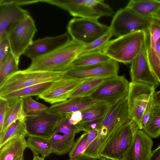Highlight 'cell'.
<instances>
[{"label": "cell", "instance_id": "1", "mask_svg": "<svg viewBox=\"0 0 160 160\" xmlns=\"http://www.w3.org/2000/svg\"><path fill=\"white\" fill-rule=\"evenodd\" d=\"M86 45L71 40L50 53L32 61L27 71L63 72L82 52Z\"/></svg>", "mask_w": 160, "mask_h": 160}, {"label": "cell", "instance_id": "2", "mask_svg": "<svg viewBox=\"0 0 160 160\" xmlns=\"http://www.w3.org/2000/svg\"><path fill=\"white\" fill-rule=\"evenodd\" d=\"M146 32L139 31L110 40L102 52L111 59L130 64L143 46Z\"/></svg>", "mask_w": 160, "mask_h": 160}, {"label": "cell", "instance_id": "3", "mask_svg": "<svg viewBox=\"0 0 160 160\" xmlns=\"http://www.w3.org/2000/svg\"><path fill=\"white\" fill-rule=\"evenodd\" d=\"M42 2L57 6L80 18L98 19L114 14L112 8L102 0H42Z\"/></svg>", "mask_w": 160, "mask_h": 160}, {"label": "cell", "instance_id": "4", "mask_svg": "<svg viewBox=\"0 0 160 160\" xmlns=\"http://www.w3.org/2000/svg\"><path fill=\"white\" fill-rule=\"evenodd\" d=\"M132 119L130 116L128 96L111 105L102 120L97 126V138L101 151L111 136Z\"/></svg>", "mask_w": 160, "mask_h": 160}, {"label": "cell", "instance_id": "5", "mask_svg": "<svg viewBox=\"0 0 160 160\" xmlns=\"http://www.w3.org/2000/svg\"><path fill=\"white\" fill-rule=\"evenodd\" d=\"M63 72L19 70L12 74L0 85V97L27 87L52 82L63 76Z\"/></svg>", "mask_w": 160, "mask_h": 160}, {"label": "cell", "instance_id": "6", "mask_svg": "<svg viewBox=\"0 0 160 160\" xmlns=\"http://www.w3.org/2000/svg\"><path fill=\"white\" fill-rule=\"evenodd\" d=\"M139 129L136 122L131 120L116 131L102 148L100 155L114 160H123L136 132Z\"/></svg>", "mask_w": 160, "mask_h": 160}, {"label": "cell", "instance_id": "7", "mask_svg": "<svg viewBox=\"0 0 160 160\" xmlns=\"http://www.w3.org/2000/svg\"><path fill=\"white\" fill-rule=\"evenodd\" d=\"M152 21V18L142 17L125 7L114 13L110 30L112 36L117 38L136 32H147Z\"/></svg>", "mask_w": 160, "mask_h": 160}, {"label": "cell", "instance_id": "8", "mask_svg": "<svg viewBox=\"0 0 160 160\" xmlns=\"http://www.w3.org/2000/svg\"><path fill=\"white\" fill-rule=\"evenodd\" d=\"M67 30L72 40L86 45L108 32L110 27L98 19L74 18L69 22Z\"/></svg>", "mask_w": 160, "mask_h": 160}, {"label": "cell", "instance_id": "9", "mask_svg": "<svg viewBox=\"0 0 160 160\" xmlns=\"http://www.w3.org/2000/svg\"><path fill=\"white\" fill-rule=\"evenodd\" d=\"M37 29L34 22L29 15L7 34L11 52L19 62L21 55L32 43Z\"/></svg>", "mask_w": 160, "mask_h": 160}, {"label": "cell", "instance_id": "10", "mask_svg": "<svg viewBox=\"0 0 160 160\" xmlns=\"http://www.w3.org/2000/svg\"><path fill=\"white\" fill-rule=\"evenodd\" d=\"M129 82L124 76L108 78L89 97L95 102L111 105L128 96Z\"/></svg>", "mask_w": 160, "mask_h": 160}, {"label": "cell", "instance_id": "11", "mask_svg": "<svg viewBox=\"0 0 160 160\" xmlns=\"http://www.w3.org/2000/svg\"><path fill=\"white\" fill-rule=\"evenodd\" d=\"M156 88L147 84L129 82L128 96L129 113L131 119L137 124L139 129L144 111Z\"/></svg>", "mask_w": 160, "mask_h": 160}, {"label": "cell", "instance_id": "12", "mask_svg": "<svg viewBox=\"0 0 160 160\" xmlns=\"http://www.w3.org/2000/svg\"><path fill=\"white\" fill-rule=\"evenodd\" d=\"M65 114L44 112L30 115L25 120L27 136L49 138L54 132Z\"/></svg>", "mask_w": 160, "mask_h": 160}, {"label": "cell", "instance_id": "13", "mask_svg": "<svg viewBox=\"0 0 160 160\" xmlns=\"http://www.w3.org/2000/svg\"><path fill=\"white\" fill-rule=\"evenodd\" d=\"M118 62L111 59L103 63L77 68H69L63 72V76L78 79L107 78L118 75Z\"/></svg>", "mask_w": 160, "mask_h": 160}, {"label": "cell", "instance_id": "14", "mask_svg": "<svg viewBox=\"0 0 160 160\" xmlns=\"http://www.w3.org/2000/svg\"><path fill=\"white\" fill-rule=\"evenodd\" d=\"M62 76L52 82L49 87L38 97L51 104L67 100L69 94L85 80Z\"/></svg>", "mask_w": 160, "mask_h": 160}, {"label": "cell", "instance_id": "15", "mask_svg": "<svg viewBox=\"0 0 160 160\" xmlns=\"http://www.w3.org/2000/svg\"><path fill=\"white\" fill-rule=\"evenodd\" d=\"M68 32L55 37H47L33 41L24 55L32 61L47 55L68 43L71 40Z\"/></svg>", "mask_w": 160, "mask_h": 160}, {"label": "cell", "instance_id": "16", "mask_svg": "<svg viewBox=\"0 0 160 160\" xmlns=\"http://www.w3.org/2000/svg\"><path fill=\"white\" fill-rule=\"evenodd\" d=\"M130 64L131 82L147 84L156 88L159 85L148 61L144 44Z\"/></svg>", "mask_w": 160, "mask_h": 160}, {"label": "cell", "instance_id": "17", "mask_svg": "<svg viewBox=\"0 0 160 160\" xmlns=\"http://www.w3.org/2000/svg\"><path fill=\"white\" fill-rule=\"evenodd\" d=\"M29 15L28 11L9 0H1L0 38Z\"/></svg>", "mask_w": 160, "mask_h": 160}, {"label": "cell", "instance_id": "18", "mask_svg": "<svg viewBox=\"0 0 160 160\" xmlns=\"http://www.w3.org/2000/svg\"><path fill=\"white\" fill-rule=\"evenodd\" d=\"M153 145L151 138L143 130L138 129L123 160H148Z\"/></svg>", "mask_w": 160, "mask_h": 160}, {"label": "cell", "instance_id": "19", "mask_svg": "<svg viewBox=\"0 0 160 160\" xmlns=\"http://www.w3.org/2000/svg\"><path fill=\"white\" fill-rule=\"evenodd\" d=\"M97 102L90 97L73 98L53 104L48 108L46 112L58 114L72 113L75 112L86 109Z\"/></svg>", "mask_w": 160, "mask_h": 160}, {"label": "cell", "instance_id": "20", "mask_svg": "<svg viewBox=\"0 0 160 160\" xmlns=\"http://www.w3.org/2000/svg\"><path fill=\"white\" fill-rule=\"evenodd\" d=\"M111 105L106 103L97 102L92 106L82 111V121L78 125L81 131L88 132L91 130L90 125L95 123L97 125L102 120Z\"/></svg>", "mask_w": 160, "mask_h": 160}, {"label": "cell", "instance_id": "21", "mask_svg": "<svg viewBox=\"0 0 160 160\" xmlns=\"http://www.w3.org/2000/svg\"><path fill=\"white\" fill-rule=\"evenodd\" d=\"M8 101V106L3 128L0 135L3 134L13 123L18 120L25 122L30 115L26 114L23 109V99L19 98Z\"/></svg>", "mask_w": 160, "mask_h": 160}, {"label": "cell", "instance_id": "22", "mask_svg": "<svg viewBox=\"0 0 160 160\" xmlns=\"http://www.w3.org/2000/svg\"><path fill=\"white\" fill-rule=\"evenodd\" d=\"M25 137L12 139L0 147V160H16L27 148Z\"/></svg>", "mask_w": 160, "mask_h": 160}, {"label": "cell", "instance_id": "23", "mask_svg": "<svg viewBox=\"0 0 160 160\" xmlns=\"http://www.w3.org/2000/svg\"><path fill=\"white\" fill-rule=\"evenodd\" d=\"M126 7L142 17L152 18V14L160 7V1L131 0Z\"/></svg>", "mask_w": 160, "mask_h": 160}, {"label": "cell", "instance_id": "24", "mask_svg": "<svg viewBox=\"0 0 160 160\" xmlns=\"http://www.w3.org/2000/svg\"><path fill=\"white\" fill-rule=\"evenodd\" d=\"M74 139L75 137L54 132L49 138L52 153L62 155L69 152L75 142Z\"/></svg>", "mask_w": 160, "mask_h": 160}, {"label": "cell", "instance_id": "25", "mask_svg": "<svg viewBox=\"0 0 160 160\" xmlns=\"http://www.w3.org/2000/svg\"><path fill=\"white\" fill-rule=\"evenodd\" d=\"M111 60L109 56L102 51L81 53L74 60L70 68L90 66L105 63Z\"/></svg>", "mask_w": 160, "mask_h": 160}, {"label": "cell", "instance_id": "26", "mask_svg": "<svg viewBox=\"0 0 160 160\" xmlns=\"http://www.w3.org/2000/svg\"><path fill=\"white\" fill-rule=\"evenodd\" d=\"M26 140L27 148L32 152L33 156L41 155L44 158L52 153L49 138L28 136Z\"/></svg>", "mask_w": 160, "mask_h": 160}, {"label": "cell", "instance_id": "27", "mask_svg": "<svg viewBox=\"0 0 160 160\" xmlns=\"http://www.w3.org/2000/svg\"><path fill=\"white\" fill-rule=\"evenodd\" d=\"M106 79L93 78L85 79L69 94L68 98L89 97Z\"/></svg>", "mask_w": 160, "mask_h": 160}, {"label": "cell", "instance_id": "28", "mask_svg": "<svg viewBox=\"0 0 160 160\" xmlns=\"http://www.w3.org/2000/svg\"><path fill=\"white\" fill-rule=\"evenodd\" d=\"M52 82H47L25 88L0 98L10 100L32 96H38L49 87Z\"/></svg>", "mask_w": 160, "mask_h": 160}, {"label": "cell", "instance_id": "29", "mask_svg": "<svg viewBox=\"0 0 160 160\" xmlns=\"http://www.w3.org/2000/svg\"><path fill=\"white\" fill-rule=\"evenodd\" d=\"M148 31L146 32L144 44L146 56L152 71L160 83V59L156 50V43L149 41Z\"/></svg>", "mask_w": 160, "mask_h": 160}, {"label": "cell", "instance_id": "30", "mask_svg": "<svg viewBox=\"0 0 160 160\" xmlns=\"http://www.w3.org/2000/svg\"><path fill=\"white\" fill-rule=\"evenodd\" d=\"M27 134L25 122L18 120L0 135V147L12 139L25 137Z\"/></svg>", "mask_w": 160, "mask_h": 160}, {"label": "cell", "instance_id": "31", "mask_svg": "<svg viewBox=\"0 0 160 160\" xmlns=\"http://www.w3.org/2000/svg\"><path fill=\"white\" fill-rule=\"evenodd\" d=\"M19 62L11 52L5 61L0 65V85L10 76L19 70Z\"/></svg>", "mask_w": 160, "mask_h": 160}, {"label": "cell", "instance_id": "32", "mask_svg": "<svg viewBox=\"0 0 160 160\" xmlns=\"http://www.w3.org/2000/svg\"><path fill=\"white\" fill-rule=\"evenodd\" d=\"M151 138L160 136V106H156L147 125L143 130Z\"/></svg>", "mask_w": 160, "mask_h": 160}, {"label": "cell", "instance_id": "33", "mask_svg": "<svg viewBox=\"0 0 160 160\" xmlns=\"http://www.w3.org/2000/svg\"><path fill=\"white\" fill-rule=\"evenodd\" d=\"M88 136L87 147L83 155L91 158L99 159L100 148L97 136L98 131L97 129L92 130L89 132Z\"/></svg>", "mask_w": 160, "mask_h": 160}, {"label": "cell", "instance_id": "34", "mask_svg": "<svg viewBox=\"0 0 160 160\" xmlns=\"http://www.w3.org/2000/svg\"><path fill=\"white\" fill-rule=\"evenodd\" d=\"M88 132L82 134L75 141L70 151L69 156L72 158L83 156L87 147Z\"/></svg>", "mask_w": 160, "mask_h": 160}, {"label": "cell", "instance_id": "35", "mask_svg": "<svg viewBox=\"0 0 160 160\" xmlns=\"http://www.w3.org/2000/svg\"><path fill=\"white\" fill-rule=\"evenodd\" d=\"M23 109L25 112L28 114L35 115L46 112L48 108L47 106L39 102L31 97L23 98Z\"/></svg>", "mask_w": 160, "mask_h": 160}, {"label": "cell", "instance_id": "36", "mask_svg": "<svg viewBox=\"0 0 160 160\" xmlns=\"http://www.w3.org/2000/svg\"><path fill=\"white\" fill-rule=\"evenodd\" d=\"M112 35L110 30L92 43L85 45L81 53L102 51V48L110 41Z\"/></svg>", "mask_w": 160, "mask_h": 160}, {"label": "cell", "instance_id": "37", "mask_svg": "<svg viewBox=\"0 0 160 160\" xmlns=\"http://www.w3.org/2000/svg\"><path fill=\"white\" fill-rule=\"evenodd\" d=\"M150 98L143 112L140 124V130H143L145 128L155 107L154 94Z\"/></svg>", "mask_w": 160, "mask_h": 160}, {"label": "cell", "instance_id": "38", "mask_svg": "<svg viewBox=\"0 0 160 160\" xmlns=\"http://www.w3.org/2000/svg\"><path fill=\"white\" fill-rule=\"evenodd\" d=\"M11 52L7 34L0 38V65Z\"/></svg>", "mask_w": 160, "mask_h": 160}, {"label": "cell", "instance_id": "39", "mask_svg": "<svg viewBox=\"0 0 160 160\" xmlns=\"http://www.w3.org/2000/svg\"><path fill=\"white\" fill-rule=\"evenodd\" d=\"M8 106V100L0 98V133L3 128Z\"/></svg>", "mask_w": 160, "mask_h": 160}, {"label": "cell", "instance_id": "40", "mask_svg": "<svg viewBox=\"0 0 160 160\" xmlns=\"http://www.w3.org/2000/svg\"><path fill=\"white\" fill-rule=\"evenodd\" d=\"M82 117L81 111H77L70 113V118L77 125L82 120Z\"/></svg>", "mask_w": 160, "mask_h": 160}, {"label": "cell", "instance_id": "41", "mask_svg": "<svg viewBox=\"0 0 160 160\" xmlns=\"http://www.w3.org/2000/svg\"><path fill=\"white\" fill-rule=\"evenodd\" d=\"M9 1L16 4L20 6L29 4L42 2V0H9Z\"/></svg>", "mask_w": 160, "mask_h": 160}, {"label": "cell", "instance_id": "42", "mask_svg": "<svg viewBox=\"0 0 160 160\" xmlns=\"http://www.w3.org/2000/svg\"><path fill=\"white\" fill-rule=\"evenodd\" d=\"M148 160H160V145L152 151Z\"/></svg>", "mask_w": 160, "mask_h": 160}, {"label": "cell", "instance_id": "43", "mask_svg": "<svg viewBox=\"0 0 160 160\" xmlns=\"http://www.w3.org/2000/svg\"><path fill=\"white\" fill-rule=\"evenodd\" d=\"M154 97L155 105L160 106V90L157 92H155Z\"/></svg>", "mask_w": 160, "mask_h": 160}, {"label": "cell", "instance_id": "44", "mask_svg": "<svg viewBox=\"0 0 160 160\" xmlns=\"http://www.w3.org/2000/svg\"><path fill=\"white\" fill-rule=\"evenodd\" d=\"M97 159L84 155L76 158H70L68 160H97Z\"/></svg>", "mask_w": 160, "mask_h": 160}, {"label": "cell", "instance_id": "45", "mask_svg": "<svg viewBox=\"0 0 160 160\" xmlns=\"http://www.w3.org/2000/svg\"><path fill=\"white\" fill-rule=\"evenodd\" d=\"M152 18L160 19V7L152 14Z\"/></svg>", "mask_w": 160, "mask_h": 160}, {"label": "cell", "instance_id": "46", "mask_svg": "<svg viewBox=\"0 0 160 160\" xmlns=\"http://www.w3.org/2000/svg\"><path fill=\"white\" fill-rule=\"evenodd\" d=\"M44 158L39 156H33L32 160H44Z\"/></svg>", "mask_w": 160, "mask_h": 160}, {"label": "cell", "instance_id": "47", "mask_svg": "<svg viewBox=\"0 0 160 160\" xmlns=\"http://www.w3.org/2000/svg\"><path fill=\"white\" fill-rule=\"evenodd\" d=\"M152 20L160 27V19L152 18Z\"/></svg>", "mask_w": 160, "mask_h": 160}, {"label": "cell", "instance_id": "48", "mask_svg": "<svg viewBox=\"0 0 160 160\" xmlns=\"http://www.w3.org/2000/svg\"><path fill=\"white\" fill-rule=\"evenodd\" d=\"M99 160H114L113 159H112L110 158H106L105 157H101L99 159Z\"/></svg>", "mask_w": 160, "mask_h": 160}, {"label": "cell", "instance_id": "49", "mask_svg": "<svg viewBox=\"0 0 160 160\" xmlns=\"http://www.w3.org/2000/svg\"><path fill=\"white\" fill-rule=\"evenodd\" d=\"M16 160H24L23 156L19 157Z\"/></svg>", "mask_w": 160, "mask_h": 160}]
</instances>
